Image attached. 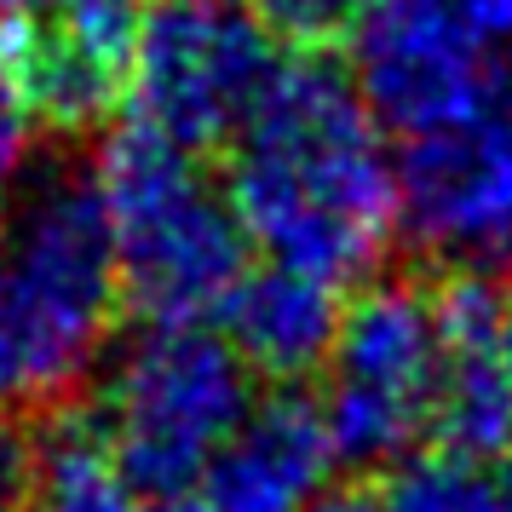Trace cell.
I'll use <instances>...</instances> for the list:
<instances>
[{
	"label": "cell",
	"instance_id": "cell-21",
	"mask_svg": "<svg viewBox=\"0 0 512 512\" xmlns=\"http://www.w3.org/2000/svg\"><path fill=\"white\" fill-rule=\"evenodd\" d=\"M173 6H231V0H173Z\"/></svg>",
	"mask_w": 512,
	"mask_h": 512
},
{
	"label": "cell",
	"instance_id": "cell-18",
	"mask_svg": "<svg viewBox=\"0 0 512 512\" xmlns=\"http://www.w3.org/2000/svg\"><path fill=\"white\" fill-rule=\"evenodd\" d=\"M150 512H213L208 501H202V489L185 484V489H167V495H156V507Z\"/></svg>",
	"mask_w": 512,
	"mask_h": 512
},
{
	"label": "cell",
	"instance_id": "cell-5",
	"mask_svg": "<svg viewBox=\"0 0 512 512\" xmlns=\"http://www.w3.org/2000/svg\"><path fill=\"white\" fill-rule=\"evenodd\" d=\"M443 328L415 282H369L340 305L328 346V397L317 403L334 461L397 466L420 449L438 415Z\"/></svg>",
	"mask_w": 512,
	"mask_h": 512
},
{
	"label": "cell",
	"instance_id": "cell-8",
	"mask_svg": "<svg viewBox=\"0 0 512 512\" xmlns=\"http://www.w3.org/2000/svg\"><path fill=\"white\" fill-rule=\"evenodd\" d=\"M397 225L426 254L495 265L512 259V133L466 121L432 139H409L397 167Z\"/></svg>",
	"mask_w": 512,
	"mask_h": 512
},
{
	"label": "cell",
	"instance_id": "cell-7",
	"mask_svg": "<svg viewBox=\"0 0 512 512\" xmlns=\"http://www.w3.org/2000/svg\"><path fill=\"white\" fill-rule=\"evenodd\" d=\"M351 81L397 139H432L484 116L495 52L461 0H363L351 24Z\"/></svg>",
	"mask_w": 512,
	"mask_h": 512
},
{
	"label": "cell",
	"instance_id": "cell-15",
	"mask_svg": "<svg viewBox=\"0 0 512 512\" xmlns=\"http://www.w3.org/2000/svg\"><path fill=\"white\" fill-rule=\"evenodd\" d=\"M29 489V438L0 409V512H18Z\"/></svg>",
	"mask_w": 512,
	"mask_h": 512
},
{
	"label": "cell",
	"instance_id": "cell-3",
	"mask_svg": "<svg viewBox=\"0 0 512 512\" xmlns=\"http://www.w3.org/2000/svg\"><path fill=\"white\" fill-rule=\"evenodd\" d=\"M93 185L110 219L121 300L144 323H202L248 271V231L196 150L127 121L98 144Z\"/></svg>",
	"mask_w": 512,
	"mask_h": 512
},
{
	"label": "cell",
	"instance_id": "cell-12",
	"mask_svg": "<svg viewBox=\"0 0 512 512\" xmlns=\"http://www.w3.org/2000/svg\"><path fill=\"white\" fill-rule=\"evenodd\" d=\"M18 512H144L98 415H58L29 443V489Z\"/></svg>",
	"mask_w": 512,
	"mask_h": 512
},
{
	"label": "cell",
	"instance_id": "cell-20",
	"mask_svg": "<svg viewBox=\"0 0 512 512\" xmlns=\"http://www.w3.org/2000/svg\"><path fill=\"white\" fill-rule=\"evenodd\" d=\"M58 0H0V18H35V12H52Z\"/></svg>",
	"mask_w": 512,
	"mask_h": 512
},
{
	"label": "cell",
	"instance_id": "cell-10",
	"mask_svg": "<svg viewBox=\"0 0 512 512\" xmlns=\"http://www.w3.org/2000/svg\"><path fill=\"white\" fill-rule=\"evenodd\" d=\"M334 449L323 415L300 392L254 403L236 420V432L202 466V501L213 512H305L328 489Z\"/></svg>",
	"mask_w": 512,
	"mask_h": 512
},
{
	"label": "cell",
	"instance_id": "cell-4",
	"mask_svg": "<svg viewBox=\"0 0 512 512\" xmlns=\"http://www.w3.org/2000/svg\"><path fill=\"white\" fill-rule=\"evenodd\" d=\"M254 409V374L208 323H144L110 363L98 426L150 495L202 478L213 449Z\"/></svg>",
	"mask_w": 512,
	"mask_h": 512
},
{
	"label": "cell",
	"instance_id": "cell-17",
	"mask_svg": "<svg viewBox=\"0 0 512 512\" xmlns=\"http://www.w3.org/2000/svg\"><path fill=\"white\" fill-rule=\"evenodd\" d=\"M495 363H501V380L512 392V282L501 288V305H495Z\"/></svg>",
	"mask_w": 512,
	"mask_h": 512
},
{
	"label": "cell",
	"instance_id": "cell-16",
	"mask_svg": "<svg viewBox=\"0 0 512 512\" xmlns=\"http://www.w3.org/2000/svg\"><path fill=\"white\" fill-rule=\"evenodd\" d=\"M305 512H392V501L374 484H340V489H323Z\"/></svg>",
	"mask_w": 512,
	"mask_h": 512
},
{
	"label": "cell",
	"instance_id": "cell-19",
	"mask_svg": "<svg viewBox=\"0 0 512 512\" xmlns=\"http://www.w3.org/2000/svg\"><path fill=\"white\" fill-rule=\"evenodd\" d=\"M52 12H133V0H58Z\"/></svg>",
	"mask_w": 512,
	"mask_h": 512
},
{
	"label": "cell",
	"instance_id": "cell-2",
	"mask_svg": "<svg viewBox=\"0 0 512 512\" xmlns=\"http://www.w3.org/2000/svg\"><path fill=\"white\" fill-rule=\"evenodd\" d=\"M116 300V248L93 173H35L0 208V409L70 397L110 346Z\"/></svg>",
	"mask_w": 512,
	"mask_h": 512
},
{
	"label": "cell",
	"instance_id": "cell-6",
	"mask_svg": "<svg viewBox=\"0 0 512 512\" xmlns=\"http://www.w3.org/2000/svg\"><path fill=\"white\" fill-rule=\"evenodd\" d=\"M271 35L236 6H173L133 24L127 41V93L133 121L150 133L208 150L236 139L259 87L271 75Z\"/></svg>",
	"mask_w": 512,
	"mask_h": 512
},
{
	"label": "cell",
	"instance_id": "cell-11",
	"mask_svg": "<svg viewBox=\"0 0 512 512\" xmlns=\"http://www.w3.org/2000/svg\"><path fill=\"white\" fill-rule=\"evenodd\" d=\"M219 317H225V340L248 363V374L294 386L328 363L334 328H340V294H334V282L271 259V265H254L236 277Z\"/></svg>",
	"mask_w": 512,
	"mask_h": 512
},
{
	"label": "cell",
	"instance_id": "cell-1",
	"mask_svg": "<svg viewBox=\"0 0 512 512\" xmlns=\"http://www.w3.org/2000/svg\"><path fill=\"white\" fill-rule=\"evenodd\" d=\"M225 196L265 259L334 288L374 277L397 236V162L351 70L317 52L271 64L236 127Z\"/></svg>",
	"mask_w": 512,
	"mask_h": 512
},
{
	"label": "cell",
	"instance_id": "cell-13",
	"mask_svg": "<svg viewBox=\"0 0 512 512\" xmlns=\"http://www.w3.org/2000/svg\"><path fill=\"white\" fill-rule=\"evenodd\" d=\"M392 512H512L501 472H489L472 455L455 449H432V455H409L386 484Z\"/></svg>",
	"mask_w": 512,
	"mask_h": 512
},
{
	"label": "cell",
	"instance_id": "cell-22",
	"mask_svg": "<svg viewBox=\"0 0 512 512\" xmlns=\"http://www.w3.org/2000/svg\"><path fill=\"white\" fill-rule=\"evenodd\" d=\"M501 489H507V507H512V461H507V472H501Z\"/></svg>",
	"mask_w": 512,
	"mask_h": 512
},
{
	"label": "cell",
	"instance_id": "cell-9",
	"mask_svg": "<svg viewBox=\"0 0 512 512\" xmlns=\"http://www.w3.org/2000/svg\"><path fill=\"white\" fill-rule=\"evenodd\" d=\"M133 12L0 18V93L47 133H87L127 87Z\"/></svg>",
	"mask_w": 512,
	"mask_h": 512
},
{
	"label": "cell",
	"instance_id": "cell-14",
	"mask_svg": "<svg viewBox=\"0 0 512 512\" xmlns=\"http://www.w3.org/2000/svg\"><path fill=\"white\" fill-rule=\"evenodd\" d=\"M357 12H363V0H259L265 35H277L300 52H317L334 35H351Z\"/></svg>",
	"mask_w": 512,
	"mask_h": 512
}]
</instances>
